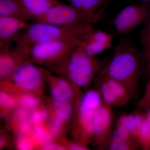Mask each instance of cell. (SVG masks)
<instances>
[{
    "label": "cell",
    "mask_w": 150,
    "mask_h": 150,
    "mask_svg": "<svg viewBox=\"0 0 150 150\" xmlns=\"http://www.w3.org/2000/svg\"><path fill=\"white\" fill-rule=\"evenodd\" d=\"M93 28L92 24L64 26L33 22L21 33L15 44L29 48L36 43L58 40L74 41L81 44Z\"/></svg>",
    "instance_id": "1"
},
{
    "label": "cell",
    "mask_w": 150,
    "mask_h": 150,
    "mask_svg": "<svg viewBox=\"0 0 150 150\" xmlns=\"http://www.w3.org/2000/svg\"><path fill=\"white\" fill-rule=\"evenodd\" d=\"M35 21L56 3L53 0H17Z\"/></svg>",
    "instance_id": "13"
},
{
    "label": "cell",
    "mask_w": 150,
    "mask_h": 150,
    "mask_svg": "<svg viewBox=\"0 0 150 150\" xmlns=\"http://www.w3.org/2000/svg\"><path fill=\"white\" fill-rule=\"evenodd\" d=\"M149 8L142 5H130L122 8L113 20V25L119 34H126L147 20Z\"/></svg>",
    "instance_id": "7"
},
{
    "label": "cell",
    "mask_w": 150,
    "mask_h": 150,
    "mask_svg": "<svg viewBox=\"0 0 150 150\" xmlns=\"http://www.w3.org/2000/svg\"><path fill=\"white\" fill-rule=\"evenodd\" d=\"M80 45L77 42L65 40L36 43L30 49V61L62 73L70 54Z\"/></svg>",
    "instance_id": "3"
},
{
    "label": "cell",
    "mask_w": 150,
    "mask_h": 150,
    "mask_svg": "<svg viewBox=\"0 0 150 150\" xmlns=\"http://www.w3.org/2000/svg\"><path fill=\"white\" fill-rule=\"evenodd\" d=\"M32 123L30 120H27L18 123V130L19 133L22 136H26L28 134L32 132Z\"/></svg>",
    "instance_id": "28"
},
{
    "label": "cell",
    "mask_w": 150,
    "mask_h": 150,
    "mask_svg": "<svg viewBox=\"0 0 150 150\" xmlns=\"http://www.w3.org/2000/svg\"><path fill=\"white\" fill-rule=\"evenodd\" d=\"M35 141L30 139L26 136H22L17 142V146L19 149L27 150L32 149L34 146Z\"/></svg>",
    "instance_id": "25"
},
{
    "label": "cell",
    "mask_w": 150,
    "mask_h": 150,
    "mask_svg": "<svg viewBox=\"0 0 150 150\" xmlns=\"http://www.w3.org/2000/svg\"><path fill=\"white\" fill-rule=\"evenodd\" d=\"M143 1H149L150 0H143Z\"/></svg>",
    "instance_id": "34"
},
{
    "label": "cell",
    "mask_w": 150,
    "mask_h": 150,
    "mask_svg": "<svg viewBox=\"0 0 150 150\" xmlns=\"http://www.w3.org/2000/svg\"><path fill=\"white\" fill-rule=\"evenodd\" d=\"M133 137L131 133L123 126L118 125L113 132L109 148L112 150H127L134 148Z\"/></svg>",
    "instance_id": "14"
},
{
    "label": "cell",
    "mask_w": 150,
    "mask_h": 150,
    "mask_svg": "<svg viewBox=\"0 0 150 150\" xmlns=\"http://www.w3.org/2000/svg\"><path fill=\"white\" fill-rule=\"evenodd\" d=\"M30 112V120L33 125L42 124L48 118V111L43 108H38Z\"/></svg>",
    "instance_id": "23"
},
{
    "label": "cell",
    "mask_w": 150,
    "mask_h": 150,
    "mask_svg": "<svg viewBox=\"0 0 150 150\" xmlns=\"http://www.w3.org/2000/svg\"><path fill=\"white\" fill-rule=\"evenodd\" d=\"M105 79L115 92L118 98V104L126 102L129 98V90L126 86L115 80L106 77Z\"/></svg>",
    "instance_id": "22"
},
{
    "label": "cell",
    "mask_w": 150,
    "mask_h": 150,
    "mask_svg": "<svg viewBox=\"0 0 150 150\" xmlns=\"http://www.w3.org/2000/svg\"><path fill=\"white\" fill-rule=\"evenodd\" d=\"M69 149L73 150H86V148L83 145L79 143H73L69 146Z\"/></svg>",
    "instance_id": "31"
},
{
    "label": "cell",
    "mask_w": 150,
    "mask_h": 150,
    "mask_svg": "<svg viewBox=\"0 0 150 150\" xmlns=\"http://www.w3.org/2000/svg\"><path fill=\"white\" fill-rule=\"evenodd\" d=\"M100 68L96 57L87 54L80 45L70 54L62 74L66 75L72 84L83 88L90 83Z\"/></svg>",
    "instance_id": "4"
},
{
    "label": "cell",
    "mask_w": 150,
    "mask_h": 150,
    "mask_svg": "<svg viewBox=\"0 0 150 150\" xmlns=\"http://www.w3.org/2000/svg\"><path fill=\"white\" fill-rule=\"evenodd\" d=\"M32 132L34 141L42 145L50 142L53 135L50 129L46 128L42 124L34 125Z\"/></svg>",
    "instance_id": "19"
},
{
    "label": "cell",
    "mask_w": 150,
    "mask_h": 150,
    "mask_svg": "<svg viewBox=\"0 0 150 150\" xmlns=\"http://www.w3.org/2000/svg\"><path fill=\"white\" fill-rule=\"evenodd\" d=\"M100 93L102 99L107 105H119L116 93L106 79L102 83L100 87Z\"/></svg>",
    "instance_id": "21"
},
{
    "label": "cell",
    "mask_w": 150,
    "mask_h": 150,
    "mask_svg": "<svg viewBox=\"0 0 150 150\" xmlns=\"http://www.w3.org/2000/svg\"><path fill=\"white\" fill-rule=\"evenodd\" d=\"M29 22L21 19L0 16V48H7L16 42Z\"/></svg>",
    "instance_id": "9"
},
{
    "label": "cell",
    "mask_w": 150,
    "mask_h": 150,
    "mask_svg": "<svg viewBox=\"0 0 150 150\" xmlns=\"http://www.w3.org/2000/svg\"><path fill=\"white\" fill-rule=\"evenodd\" d=\"M143 41L145 48L150 54V19L144 31Z\"/></svg>",
    "instance_id": "29"
},
{
    "label": "cell",
    "mask_w": 150,
    "mask_h": 150,
    "mask_svg": "<svg viewBox=\"0 0 150 150\" xmlns=\"http://www.w3.org/2000/svg\"><path fill=\"white\" fill-rule=\"evenodd\" d=\"M42 148L44 150H62L63 149L62 146L51 143V142H48L43 145Z\"/></svg>",
    "instance_id": "30"
},
{
    "label": "cell",
    "mask_w": 150,
    "mask_h": 150,
    "mask_svg": "<svg viewBox=\"0 0 150 150\" xmlns=\"http://www.w3.org/2000/svg\"><path fill=\"white\" fill-rule=\"evenodd\" d=\"M0 16L33 21L32 18L17 0H0Z\"/></svg>",
    "instance_id": "12"
},
{
    "label": "cell",
    "mask_w": 150,
    "mask_h": 150,
    "mask_svg": "<svg viewBox=\"0 0 150 150\" xmlns=\"http://www.w3.org/2000/svg\"><path fill=\"white\" fill-rule=\"evenodd\" d=\"M146 121H147L149 126L150 127V109L149 111L148 112L147 115H146V118H145Z\"/></svg>",
    "instance_id": "32"
},
{
    "label": "cell",
    "mask_w": 150,
    "mask_h": 150,
    "mask_svg": "<svg viewBox=\"0 0 150 150\" xmlns=\"http://www.w3.org/2000/svg\"></svg>",
    "instance_id": "35"
},
{
    "label": "cell",
    "mask_w": 150,
    "mask_h": 150,
    "mask_svg": "<svg viewBox=\"0 0 150 150\" xmlns=\"http://www.w3.org/2000/svg\"><path fill=\"white\" fill-rule=\"evenodd\" d=\"M109 105H102L96 110L93 119L94 137L98 144L106 142L112 124V112Z\"/></svg>",
    "instance_id": "10"
},
{
    "label": "cell",
    "mask_w": 150,
    "mask_h": 150,
    "mask_svg": "<svg viewBox=\"0 0 150 150\" xmlns=\"http://www.w3.org/2000/svg\"><path fill=\"white\" fill-rule=\"evenodd\" d=\"M29 110L21 107L15 113L14 117L17 122L20 123L27 120H30V113Z\"/></svg>",
    "instance_id": "27"
},
{
    "label": "cell",
    "mask_w": 150,
    "mask_h": 150,
    "mask_svg": "<svg viewBox=\"0 0 150 150\" xmlns=\"http://www.w3.org/2000/svg\"><path fill=\"white\" fill-rule=\"evenodd\" d=\"M52 107L54 116L64 123L69 121L72 115L73 107L70 102L54 101Z\"/></svg>",
    "instance_id": "18"
},
{
    "label": "cell",
    "mask_w": 150,
    "mask_h": 150,
    "mask_svg": "<svg viewBox=\"0 0 150 150\" xmlns=\"http://www.w3.org/2000/svg\"><path fill=\"white\" fill-rule=\"evenodd\" d=\"M47 78L51 81L50 93L54 101L70 102L74 97V90L70 82L63 78L47 73Z\"/></svg>",
    "instance_id": "11"
},
{
    "label": "cell",
    "mask_w": 150,
    "mask_h": 150,
    "mask_svg": "<svg viewBox=\"0 0 150 150\" xmlns=\"http://www.w3.org/2000/svg\"><path fill=\"white\" fill-rule=\"evenodd\" d=\"M47 74L28 61L20 65L9 79L18 88L25 93H31L40 88Z\"/></svg>",
    "instance_id": "6"
},
{
    "label": "cell",
    "mask_w": 150,
    "mask_h": 150,
    "mask_svg": "<svg viewBox=\"0 0 150 150\" xmlns=\"http://www.w3.org/2000/svg\"><path fill=\"white\" fill-rule=\"evenodd\" d=\"M64 122L62 120L54 116L51 120L49 129L53 135L58 134L62 131Z\"/></svg>",
    "instance_id": "26"
},
{
    "label": "cell",
    "mask_w": 150,
    "mask_h": 150,
    "mask_svg": "<svg viewBox=\"0 0 150 150\" xmlns=\"http://www.w3.org/2000/svg\"><path fill=\"white\" fill-rule=\"evenodd\" d=\"M69 4L87 13L94 14L101 10L105 0H67Z\"/></svg>",
    "instance_id": "17"
},
{
    "label": "cell",
    "mask_w": 150,
    "mask_h": 150,
    "mask_svg": "<svg viewBox=\"0 0 150 150\" xmlns=\"http://www.w3.org/2000/svg\"><path fill=\"white\" fill-rule=\"evenodd\" d=\"M54 1L56 2H59V0H53Z\"/></svg>",
    "instance_id": "33"
},
{
    "label": "cell",
    "mask_w": 150,
    "mask_h": 150,
    "mask_svg": "<svg viewBox=\"0 0 150 150\" xmlns=\"http://www.w3.org/2000/svg\"><path fill=\"white\" fill-rule=\"evenodd\" d=\"M145 118L142 115L137 114L123 115L119 119L118 125L127 129L134 139H137Z\"/></svg>",
    "instance_id": "16"
},
{
    "label": "cell",
    "mask_w": 150,
    "mask_h": 150,
    "mask_svg": "<svg viewBox=\"0 0 150 150\" xmlns=\"http://www.w3.org/2000/svg\"><path fill=\"white\" fill-rule=\"evenodd\" d=\"M102 10L96 13H87L70 4L56 3L35 21L64 26L93 24L99 21ZM35 22V21H34Z\"/></svg>",
    "instance_id": "5"
},
{
    "label": "cell",
    "mask_w": 150,
    "mask_h": 150,
    "mask_svg": "<svg viewBox=\"0 0 150 150\" xmlns=\"http://www.w3.org/2000/svg\"><path fill=\"white\" fill-rule=\"evenodd\" d=\"M20 107L32 111L38 107L40 101L38 98L31 93H25L21 94L17 99Z\"/></svg>",
    "instance_id": "20"
},
{
    "label": "cell",
    "mask_w": 150,
    "mask_h": 150,
    "mask_svg": "<svg viewBox=\"0 0 150 150\" xmlns=\"http://www.w3.org/2000/svg\"><path fill=\"white\" fill-rule=\"evenodd\" d=\"M139 72V61L135 48L123 41L116 48L105 73V77L121 83L129 90L131 84L137 82Z\"/></svg>",
    "instance_id": "2"
},
{
    "label": "cell",
    "mask_w": 150,
    "mask_h": 150,
    "mask_svg": "<svg viewBox=\"0 0 150 150\" xmlns=\"http://www.w3.org/2000/svg\"><path fill=\"white\" fill-rule=\"evenodd\" d=\"M1 49L0 52V77L2 80H8L15 71L23 62L30 61V48L15 44Z\"/></svg>",
    "instance_id": "8"
},
{
    "label": "cell",
    "mask_w": 150,
    "mask_h": 150,
    "mask_svg": "<svg viewBox=\"0 0 150 150\" xmlns=\"http://www.w3.org/2000/svg\"><path fill=\"white\" fill-rule=\"evenodd\" d=\"M0 103L3 108L10 110L15 107L18 103V100L10 94L2 91L0 94Z\"/></svg>",
    "instance_id": "24"
},
{
    "label": "cell",
    "mask_w": 150,
    "mask_h": 150,
    "mask_svg": "<svg viewBox=\"0 0 150 150\" xmlns=\"http://www.w3.org/2000/svg\"><path fill=\"white\" fill-rule=\"evenodd\" d=\"M100 93L95 90L86 92L82 97L79 105V111L95 112L103 105Z\"/></svg>",
    "instance_id": "15"
}]
</instances>
